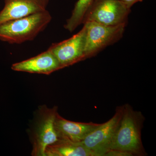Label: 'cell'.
<instances>
[{
	"mask_svg": "<svg viewBox=\"0 0 156 156\" xmlns=\"http://www.w3.org/2000/svg\"><path fill=\"white\" fill-rule=\"evenodd\" d=\"M51 20L52 16L47 10L0 23V41L10 44L33 41L47 28Z\"/></svg>",
	"mask_w": 156,
	"mask_h": 156,
	"instance_id": "obj_1",
	"label": "cell"
},
{
	"mask_svg": "<svg viewBox=\"0 0 156 156\" xmlns=\"http://www.w3.org/2000/svg\"><path fill=\"white\" fill-rule=\"evenodd\" d=\"M142 116L130 105L123 106L119 125L110 151H120L130 156L143 153L141 138Z\"/></svg>",
	"mask_w": 156,
	"mask_h": 156,
	"instance_id": "obj_2",
	"label": "cell"
},
{
	"mask_svg": "<svg viewBox=\"0 0 156 156\" xmlns=\"http://www.w3.org/2000/svg\"><path fill=\"white\" fill-rule=\"evenodd\" d=\"M123 106L117 109L115 113L106 122L92 131L82 141L94 156H105L110 150L122 114Z\"/></svg>",
	"mask_w": 156,
	"mask_h": 156,
	"instance_id": "obj_3",
	"label": "cell"
},
{
	"mask_svg": "<svg viewBox=\"0 0 156 156\" xmlns=\"http://www.w3.org/2000/svg\"><path fill=\"white\" fill-rule=\"evenodd\" d=\"M86 29L85 58L95 54L122 36L126 23L114 26L102 25L93 21L84 23Z\"/></svg>",
	"mask_w": 156,
	"mask_h": 156,
	"instance_id": "obj_4",
	"label": "cell"
},
{
	"mask_svg": "<svg viewBox=\"0 0 156 156\" xmlns=\"http://www.w3.org/2000/svg\"><path fill=\"white\" fill-rule=\"evenodd\" d=\"M130 9L120 0H95L83 23L93 21L108 26L126 23Z\"/></svg>",
	"mask_w": 156,
	"mask_h": 156,
	"instance_id": "obj_5",
	"label": "cell"
},
{
	"mask_svg": "<svg viewBox=\"0 0 156 156\" xmlns=\"http://www.w3.org/2000/svg\"><path fill=\"white\" fill-rule=\"evenodd\" d=\"M40 119L37 124L33 143L31 155L45 156L46 148L59 140L54 125L57 109L42 106L40 109Z\"/></svg>",
	"mask_w": 156,
	"mask_h": 156,
	"instance_id": "obj_6",
	"label": "cell"
},
{
	"mask_svg": "<svg viewBox=\"0 0 156 156\" xmlns=\"http://www.w3.org/2000/svg\"><path fill=\"white\" fill-rule=\"evenodd\" d=\"M86 29L81 30L70 38L52 44L48 48L58 61L61 69L67 67L85 58Z\"/></svg>",
	"mask_w": 156,
	"mask_h": 156,
	"instance_id": "obj_7",
	"label": "cell"
},
{
	"mask_svg": "<svg viewBox=\"0 0 156 156\" xmlns=\"http://www.w3.org/2000/svg\"><path fill=\"white\" fill-rule=\"evenodd\" d=\"M49 1L5 0V5L0 11V23L46 11Z\"/></svg>",
	"mask_w": 156,
	"mask_h": 156,
	"instance_id": "obj_8",
	"label": "cell"
},
{
	"mask_svg": "<svg viewBox=\"0 0 156 156\" xmlns=\"http://www.w3.org/2000/svg\"><path fill=\"white\" fill-rule=\"evenodd\" d=\"M11 68L15 71L48 75L61 69L57 59L48 49L34 57L12 64Z\"/></svg>",
	"mask_w": 156,
	"mask_h": 156,
	"instance_id": "obj_9",
	"label": "cell"
},
{
	"mask_svg": "<svg viewBox=\"0 0 156 156\" xmlns=\"http://www.w3.org/2000/svg\"><path fill=\"white\" fill-rule=\"evenodd\" d=\"M100 124L69 121L62 117L58 112L56 113L54 122L58 138L73 142H82L89 133Z\"/></svg>",
	"mask_w": 156,
	"mask_h": 156,
	"instance_id": "obj_10",
	"label": "cell"
},
{
	"mask_svg": "<svg viewBox=\"0 0 156 156\" xmlns=\"http://www.w3.org/2000/svg\"><path fill=\"white\" fill-rule=\"evenodd\" d=\"M45 156H94L82 143L59 139L46 148Z\"/></svg>",
	"mask_w": 156,
	"mask_h": 156,
	"instance_id": "obj_11",
	"label": "cell"
},
{
	"mask_svg": "<svg viewBox=\"0 0 156 156\" xmlns=\"http://www.w3.org/2000/svg\"><path fill=\"white\" fill-rule=\"evenodd\" d=\"M95 0H78L73 10L71 16L67 20L64 28L72 33L84 22L88 11Z\"/></svg>",
	"mask_w": 156,
	"mask_h": 156,
	"instance_id": "obj_12",
	"label": "cell"
},
{
	"mask_svg": "<svg viewBox=\"0 0 156 156\" xmlns=\"http://www.w3.org/2000/svg\"><path fill=\"white\" fill-rule=\"evenodd\" d=\"M120 1L125 4L129 9H131V6L134 4L138 2H141L142 0H120Z\"/></svg>",
	"mask_w": 156,
	"mask_h": 156,
	"instance_id": "obj_13",
	"label": "cell"
}]
</instances>
